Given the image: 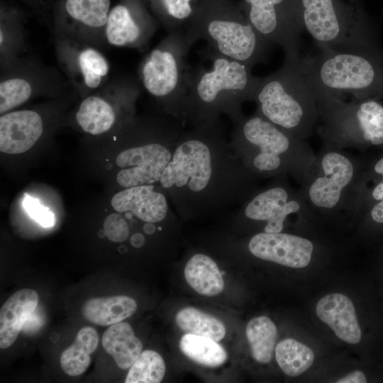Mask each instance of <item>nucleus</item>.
Wrapping results in <instances>:
<instances>
[{
    "mask_svg": "<svg viewBox=\"0 0 383 383\" xmlns=\"http://www.w3.org/2000/svg\"><path fill=\"white\" fill-rule=\"evenodd\" d=\"M166 367L162 356L157 352H141L131 366L126 383H159L165 374Z\"/></svg>",
    "mask_w": 383,
    "mask_h": 383,
    "instance_id": "72a5a7b5",
    "label": "nucleus"
},
{
    "mask_svg": "<svg viewBox=\"0 0 383 383\" xmlns=\"http://www.w3.org/2000/svg\"><path fill=\"white\" fill-rule=\"evenodd\" d=\"M104 231L108 239L115 243L125 241L129 234L127 222L118 213L110 214L105 218Z\"/></svg>",
    "mask_w": 383,
    "mask_h": 383,
    "instance_id": "f704fd0d",
    "label": "nucleus"
},
{
    "mask_svg": "<svg viewBox=\"0 0 383 383\" xmlns=\"http://www.w3.org/2000/svg\"><path fill=\"white\" fill-rule=\"evenodd\" d=\"M304 31L319 49L344 52H375L383 49L373 24L354 4L337 0H299Z\"/></svg>",
    "mask_w": 383,
    "mask_h": 383,
    "instance_id": "20e7f679",
    "label": "nucleus"
},
{
    "mask_svg": "<svg viewBox=\"0 0 383 383\" xmlns=\"http://www.w3.org/2000/svg\"><path fill=\"white\" fill-rule=\"evenodd\" d=\"M299 65L314 94L343 101L383 97V50L319 49L301 57Z\"/></svg>",
    "mask_w": 383,
    "mask_h": 383,
    "instance_id": "f257e3e1",
    "label": "nucleus"
},
{
    "mask_svg": "<svg viewBox=\"0 0 383 383\" xmlns=\"http://www.w3.org/2000/svg\"><path fill=\"white\" fill-rule=\"evenodd\" d=\"M157 23L145 0H120L110 10L104 33L106 43L141 49L153 36Z\"/></svg>",
    "mask_w": 383,
    "mask_h": 383,
    "instance_id": "2eb2a0df",
    "label": "nucleus"
},
{
    "mask_svg": "<svg viewBox=\"0 0 383 383\" xmlns=\"http://www.w3.org/2000/svg\"><path fill=\"white\" fill-rule=\"evenodd\" d=\"M255 257L292 268H304L311 260L313 243L306 238L286 233H259L248 244Z\"/></svg>",
    "mask_w": 383,
    "mask_h": 383,
    "instance_id": "6ab92c4d",
    "label": "nucleus"
},
{
    "mask_svg": "<svg viewBox=\"0 0 383 383\" xmlns=\"http://www.w3.org/2000/svg\"><path fill=\"white\" fill-rule=\"evenodd\" d=\"M185 33L192 45L204 40L213 51L250 67L266 61L270 44L231 0H198Z\"/></svg>",
    "mask_w": 383,
    "mask_h": 383,
    "instance_id": "f03ea898",
    "label": "nucleus"
},
{
    "mask_svg": "<svg viewBox=\"0 0 383 383\" xmlns=\"http://www.w3.org/2000/svg\"><path fill=\"white\" fill-rule=\"evenodd\" d=\"M142 89L138 79L118 77L83 98L75 113L79 128L97 135L111 131L118 119V110L129 108Z\"/></svg>",
    "mask_w": 383,
    "mask_h": 383,
    "instance_id": "f8f14e48",
    "label": "nucleus"
},
{
    "mask_svg": "<svg viewBox=\"0 0 383 383\" xmlns=\"http://www.w3.org/2000/svg\"><path fill=\"white\" fill-rule=\"evenodd\" d=\"M245 334L253 359L262 364L270 362L277 338L274 322L267 316L255 317L248 322Z\"/></svg>",
    "mask_w": 383,
    "mask_h": 383,
    "instance_id": "c756f323",
    "label": "nucleus"
},
{
    "mask_svg": "<svg viewBox=\"0 0 383 383\" xmlns=\"http://www.w3.org/2000/svg\"><path fill=\"white\" fill-rule=\"evenodd\" d=\"M360 176L359 163L352 155L324 143L299 190L313 212H352Z\"/></svg>",
    "mask_w": 383,
    "mask_h": 383,
    "instance_id": "0eeeda50",
    "label": "nucleus"
},
{
    "mask_svg": "<svg viewBox=\"0 0 383 383\" xmlns=\"http://www.w3.org/2000/svg\"><path fill=\"white\" fill-rule=\"evenodd\" d=\"M38 304V293L22 289L13 294L0 309V348L6 349L16 340L20 331Z\"/></svg>",
    "mask_w": 383,
    "mask_h": 383,
    "instance_id": "5701e85b",
    "label": "nucleus"
},
{
    "mask_svg": "<svg viewBox=\"0 0 383 383\" xmlns=\"http://www.w3.org/2000/svg\"><path fill=\"white\" fill-rule=\"evenodd\" d=\"M185 279L197 293L213 296L221 293L224 281L216 263L203 254L192 256L184 268Z\"/></svg>",
    "mask_w": 383,
    "mask_h": 383,
    "instance_id": "bb28decb",
    "label": "nucleus"
},
{
    "mask_svg": "<svg viewBox=\"0 0 383 383\" xmlns=\"http://www.w3.org/2000/svg\"><path fill=\"white\" fill-rule=\"evenodd\" d=\"M137 309L132 298L124 296L97 297L88 299L82 306L84 317L99 326H110L131 316Z\"/></svg>",
    "mask_w": 383,
    "mask_h": 383,
    "instance_id": "a878e982",
    "label": "nucleus"
},
{
    "mask_svg": "<svg viewBox=\"0 0 383 383\" xmlns=\"http://www.w3.org/2000/svg\"><path fill=\"white\" fill-rule=\"evenodd\" d=\"M149 9L168 33L186 31L198 0H145Z\"/></svg>",
    "mask_w": 383,
    "mask_h": 383,
    "instance_id": "c85d7f7f",
    "label": "nucleus"
},
{
    "mask_svg": "<svg viewBox=\"0 0 383 383\" xmlns=\"http://www.w3.org/2000/svg\"><path fill=\"white\" fill-rule=\"evenodd\" d=\"M192 46L185 31L168 33L139 65L142 88L167 106L185 104L192 69L188 54Z\"/></svg>",
    "mask_w": 383,
    "mask_h": 383,
    "instance_id": "1a4fd4ad",
    "label": "nucleus"
},
{
    "mask_svg": "<svg viewBox=\"0 0 383 383\" xmlns=\"http://www.w3.org/2000/svg\"><path fill=\"white\" fill-rule=\"evenodd\" d=\"M287 1L243 0L238 6L265 40L282 48L284 60L297 63L301 58V34L304 29L299 16L286 7Z\"/></svg>",
    "mask_w": 383,
    "mask_h": 383,
    "instance_id": "ddd939ff",
    "label": "nucleus"
},
{
    "mask_svg": "<svg viewBox=\"0 0 383 383\" xmlns=\"http://www.w3.org/2000/svg\"><path fill=\"white\" fill-rule=\"evenodd\" d=\"M211 62L210 69H191L185 106L201 114L236 110L245 100L254 99L261 77L250 66L206 48L202 52Z\"/></svg>",
    "mask_w": 383,
    "mask_h": 383,
    "instance_id": "39448f33",
    "label": "nucleus"
},
{
    "mask_svg": "<svg viewBox=\"0 0 383 383\" xmlns=\"http://www.w3.org/2000/svg\"><path fill=\"white\" fill-rule=\"evenodd\" d=\"M44 122L39 112L31 109L9 111L0 117V150L20 154L30 150L40 138Z\"/></svg>",
    "mask_w": 383,
    "mask_h": 383,
    "instance_id": "aec40b11",
    "label": "nucleus"
},
{
    "mask_svg": "<svg viewBox=\"0 0 383 383\" xmlns=\"http://www.w3.org/2000/svg\"><path fill=\"white\" fill-rule=\"evenodd\" d=\"M318 317L326 323L338 338L349 344H357L362 336L352 301L339 293L322 297L316 306Z\"/></svg>",
    "mask_w": 383,
    "mask_h": 383,
    "instance_id": "412c9836",
    "label": "nucleus"
},
{
    "mask_svg": "<svg viewBox=\"0 0 383 383\" xmlns=\"http://www.w3.org/2000/svg\"><path fill=\"white\" fill-rule=\"evenodd\" d=\"M325 144L340 149L383 145V104L376 99L343 101L314 94Z\"/></svg>",
    "mask_w": 383,
    "mask_h": 383,
    "instance_id": "423d86ee",
    "label": "nucleus"
},
{
    "mask_svg": "<svg viewBox=\"0 0 383 383\" xmlns=\"http://www.w3.org/2000/svg\"><path fill=\"white\" fill-rule=\"evenodd\" d=\"M55 55L70 88L82 97L109 81L110 64L97 48L72 38L54 33Z\"/></svg>",
    "mask_w": 383,
    "mask_h": 383,
    "instance_id": "9b49d317",
    "label": "nucleus"
},
{
    "mask_svg": "<svg viewBox=\"0 0 383 383\" xmlns=\"http://www.w3.org/2000/svg\"><path fill=\"white\" fill-rule=\"evenodd\" d=\"M23 206L30 216L41 226L48 228L55 225L54 214L47 208L41 206L37 199L27 196L23 201Z\"/></svg>",
    "mask_w": 383,
    "mask_h": 383,
    "instance_id": "c9c22d12",
    "label": "nucleus"
},
{
    "mask_svg": "<svg viewBox=\"0 0 383 383\" xmlns=\"http://www.w3.org/2000/svg\"><path fill=\"white\" fill-rule=\"evenodd\" d=\"M155 226L152 223H148L143 227L145 233L148 235L152 234L155 231Z\"/></svg>",
    "mask_w": 383,
    "mask_h": 383,
    "instance_id": "79ce46f5",
    "label": "nucleus"
},
{
    "mask_svg": "<svg viewBox=\"0 0 383 383\" xmlns=\"http://www.w3.org/2000/svg\"><path fill=\"white\" fill-rule=\"evenodd\" d=\"M240 136L258 151L252 159L260 172L281 171L300 183L311 172L316 158L306 140H300L260 113L240 123Z\"/></svg>",
    "mask_w": 383,
    "mask_h": 383,
    "instance_id": "6e6552de",
    "label": "nucleus"
},
{
    "mask_svg": "<svg viewBox=\"0 0 383 383\" xmlns=\"http://www.w3.org/2000/svg\"><path fill=\"white\" fill-rule=\"evenodd\" d=\"M145 237L139 233L133 234L130 239L131 245L136 248H141L145 244Z\"/></svg>",
    "mask_w": 383,
    "mask_h": 383,
    "instance_id": "ea45409f",
    "label": "nucleus"
},
{
    "mask_svg": "<svg viewBox=\"0 0 383 383\" xmlns=\"http://www.w3.org/2000/svg\"><path fill=\"white\" fill-rule=\"evenodd\" d=\"M253 100L258 113L300 140L312 135L319 119L316 96L299 62L284 60L278 70L261 77Z\"/></svg>",
    "mask_w": 383,
    "mask_h": 383,
    "instance_id": "7ed1b4c3",
    "label": "nucleus"
},
{
    "mask_svg": "<svg viewBox=\"0 0 383 383\" xmlns=\"http://www.w3.org/2000/svg\"><path fill=\"white\" fill-rule=\"evenodd\" d=\"M99 335L91 326H85L77 333L74 343L60 356V367L70 376L84 373L91 363L90 355L96 349Z\"/></svg>",
    "mask_w": 383,
    "mask_h": 383,
    "instance_id": "cd10ccee",
    "label": "nucleus"
},
{
    "mask_svg": "<svg viewBox=\"0 0 383 383\" xmlns=\"http://www.w3.org/2000/svg\"><path fill=\"white\" fill-rule=\"evenodd\" d=\"M179 348L190 360L206 367L221 366L227 360L225 349L217 341L202 335L184 334L179 341Z\"/></svg>",
    "mask_w": 383,
    "mask_h": 383,
    "instance_id": "7c9ffc66",
    "label": "nucleus"
},
{
    "mask_svg": "<svg viewBox=\"0 0 383 383\" xmlns=\"http://www.w3.org/2000/svg\"><path fill=\"white\" fill-rule=\"evenodd\" d=\"M23 1L40 13H42L45 9V3H43L41 0H23Z\"/></svg>",
    "mask_w": 383,
    "mask_h": 383,
    "instance_id": "a19ab883",
    "label": "nucleus"
},
{
    "mask_svg": "<svg viewBox=\"0 0 383 383\" xmlns=\"http://www.w3.org/2000/svg\"><path fill=\"white\" fill-rule=\"evenodd\" d=\"M373 173L377 177L373 187L368 192L370 197L375 203L383 200V157H380L374 163Z\"/></svg>",
    "mask_w": 383,
    "mask_h": 383,
    "instance_id": "e433bc0d",
    "label": "nucleus"
},
{
    "mask_svg": "<svg viewBox=\"0 0 383 383\" xmlns=\"http://www.w3.org/2000/svg\"><path fill=\"white\" fill-rule=\"evenodd\" d=\"M275 357L279 367L286 374L296 377L312 365L314 354L306 345L296 340L287 338L277 345Z\"/></svg>",
    "mask_w": 383,
    "mask_h": 383,
    "instance_id": "2f4dec72",
    "label": "nucleus"
},
{
    "mask_svg": "<svg viewBox=\"0 0 383 383\" xmlns=\"http://www.w3.org/2000/svg\"><path fill=\"white\" fill-rule=\"evenodd\" d=\"M0 77L1 114L35 96H55L71 89L64 75L57 70L24 56L1 68Z\"/></svg>",
    "mask_w": 383,
    "mask_h": 383,
    "instance_id": "9d476101",
    "label": "nucleus"
},
{
    "mask_svg": "<svg viewBox=\"0 0 383 383\" xmlns=\"http://www.w3.org/2000/svg\"><path fill=\"white\" fill-rule=\"evenodd\" d=\"M211 172L208 145L199 139H189L176 149L160 181L165 188L187 185L192 191L200 192L207 186Z\"/></svg>",
    "mask_w": 383,
    "mask_h": 383,
    "instance_id": "dca6fc26",
    "label": "nucleus"
},
{
    "mask_svg": "<svg viewBox=\"0 0 383 383\" xmlns=\"http://www.w3.org/2000/svg\"><path fill=\"white\" fill-rule=\"evenodd\" d=\"M370 216L374 222L383 224V200L372 205L370 209Z\"/></svg>",
    "mask_w": 383,
    "mask_h": 383,
    "instance_id": "58836bf2",
    "label": "nucleus"
},
{
    "mask_svg": "<svg viewBox=\"0 0 383 383\" xmlns=\"http://www.w3.org/2000/svg\"><path fill=\"white\" fill-rule=\"evenodd\" d=\"M23 13L16 8L1 4L0 65L1 69L24 56L26 35Z\"/></svg>",
    "mask_w": 383,
    "mask_h": 383,
    "instance_id": "b1692460",
    "label": "nucleus"
},
{
    "mask_svg": "<svg viewBox=\"0 0 383 383\" xmlns=\"http://www.w3.org/2000/svg\"><path fill=\"white\" fill-rule=\"evenodd\" d=\"M170 160V152L159 143L128 148L116 157V165L121 168L116 181L126 188L149 184L160 179Z\"/></svg>",
    "mask_w": 383,
    "mask_h": 383,
    "instance_id": "a211bd4d",
    "label": "nucleus"
},
{
    "mask_svg": "<svg viewBox=\"0 0 383 383\" xmlns=\"http://www.w3.org/2000/svg\"><path fill=\"white\" fill-rule=\"evenodd\" d=\"M111 0H58L53 9L54 33L96 47L106 43Z\"/></svg>",
    "mask_w": 383,
    "mask_h": 383,
    "instance_id": "4468645a",
    "label": "nucleus"
},
{
    "mask_svg": "<svg viewBox=\"0 0 383 383\" xmlns=\"http://www.w3.org/2000/svg\"><path fill=\"white\" fill-rule=\"evenodd\" d=\"M313 212L300 190L289 186H275L256 195L246 206L247 218L266 221L265 233H280L290 216H299Z\"/></svg>",
    "mask_w": 383,
    "mask_h": 383,
    "instance_id": "f3484780",
    "label": "nucleus"
},
{
    "mask_svg": "<svg viewBox=\"0 0 383 383\" xmlns=\"http://www.w3.org/2000/svg\"><path fill=\"white\" fill-rule=\"evenodd\" d=\"M153 189L150 184L126 188L112 197L111 204L116 211H131L143 221H161L167 215V201L163 194Z\"/></svg>",
    "mask_w": 383,
    "mask_h": 383,
    "instance_id": "4be33fe9",
    "label": "nucleus"
},
{
    "mask_svg": "<svg viewBox=\"0 0 383 383\" xmlns=\"http://www.w3.org/2000/svg\"><path fill=\"white\" fill-rule=\"evenodd\" d=\"M175 321L182 331L217 342L223 339L226 333L222 321L193 307H186L178 311Z\"/></svg>",
    "mask_w": 383,
    "mask_h": 383,
    "instance_id": "473e14b6",
    "label": "nucleus"
},
{
    "mask_svg": "<svg viewBox=\"0 0 383 383\" xmlns=\"http://www.w3.org/2000/svg\"><path fill=\"white\" fill-rule=\"evenodd\" d=\"M338 383H365L367 379L365 374L359 370L354 371L336 381Z\"/></svg>",
    "mask_w": 383,
    "mask_h": 383,
    "instance_id": "4c0bfd02",
    "label": "nucleus"
},
{
    "mask_svg": "<svg viewBox=\"0 0 383 383\" xmlns=\"http://www.w3.org/2000/svg\"><path fill=\"white\" fill-rule=\"evenodd\" d=\"M101 343L116 365L123 370L131 367L143 349L142 342L135 335L131 325L126 322L113 324L107 328Z\"/></svg>",
    "mask_w": 383,
    "mask_h": 383,
    "instance_id": "393cba45",
    "label": "nucleus"
}]
</instances>
